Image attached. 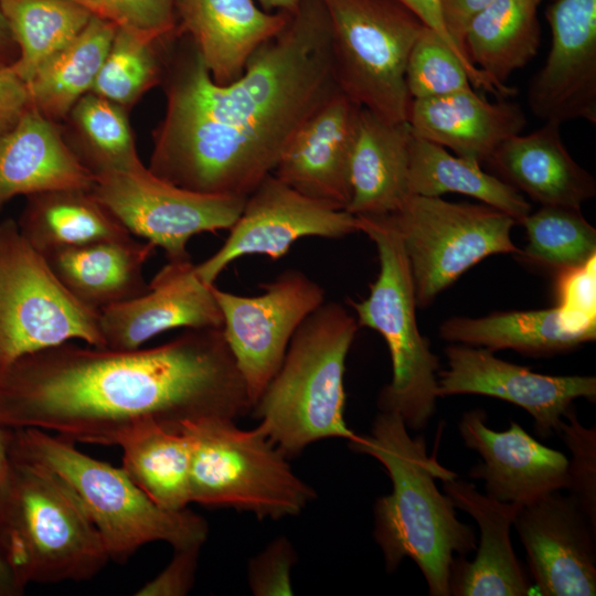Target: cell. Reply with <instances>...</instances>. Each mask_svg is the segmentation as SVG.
<instances>
[{"label": "cell", "mask_w": 596, "mask_h": 596, "mask_svg": "<svg viewBox=\"0 0 596 596\" xmlns=\"http://www.w3.org/2000/svg\"><path fill=\"white\" fill-rule=\"evenodd\" d=\"M408 191L424 196L446 193L471 196L508 214L515 223H521L531 212L530 203L515 188L485 172L479 162L454 156L414 134L409 146Z\"/></svg>", "instance_id": "obj_32"}, {"label": "cell", "mask_w": 596, "mask_h": 596, "mask_svg": "<svg viewBox=\"0 0 596 596\" xmlns=\"http://www.w3.org/2000/svg\"><path fill=\"white\" fill-rule=\"evenodd\" d=\"M397 1L408 8L414 14H416L426 26L438 33L440 38L451 47V50L457 54V56L467 67L472 86L494 94L498 97L501 96L498 88L485 76V74H482L471 64L467 55L454 43V41L449 36L441 14L440 0Z\"/></svg>", "instance_id": "obj_44"}, {"label": "cell", "mask_w": 596, "mask_h": 596, "mask_svg": "<svg viewBox=\"0 0 596 596\" xmlns=\"http://www.w3.org/2000/svg\"><path fill=\"white\" fill-rule=\"evenodd\" d=\"M31 106L26 84L0 58V138L12 130Z\"/></svg>", "instance_id": "obj_45"}, {"label": "cell", "mask_w": 596, "mask_h": 596, "mask_svg": "<svg viewBox=\"0 0 596 596\" xmlns=\"http://www.w3.org/2000/svg\"><path fill=\"white\" fill-rule=\"evenodd\" d=\"M513 525L540 595L596 594V529L571 496L554 491L522 505Z\"/></svg>", "instance_id": "obj_17"}, {"label": "cell", "mask_w": 596, "mask_h": 596, "mask_svg": "<svg viewBox=\"0 0 596 596\" xmlns=\"http://www.w3.org/2000/svg\"><path fill=\"white\" fill-rule=\"evenodd\" d=\"M448 368L437 373V397L477 394L524 408L542 438L558 432L566 411L577 398L596 400V377L546 375L497 358L492 351L466 344L445 349Z\"/></svg>", "instance_id": "obj_15"}, {"label": "cell", "mask_w": 596, "mask_h": 596, "mask_svg": "<svg viewBox=\"0 0 596 596\" xmlns=\"http://www.w3.org/2000/svg\"><path fill=\"white\" fill-rule=\"evenodd\" d=\"M0 560L22 593L30 584L89 581L110 561L65 481L9 450L0 482Z\"/></svg>", "instance_id": "obj_4"}, {"label": "cell", "mask_w": 596, "mask_h": 596, "mask_svg": "<svg viewBox=\"0 0 596 596\" xmlns=\"http://www.w3.org/2000/svg\"><path fill=\"white\" fill-rule=\"evenodd\" d=\"M18 54V47L0 9V58L12 64Z\"/></svg>", "instance_id": "obj_47"}, {"label": "cell", "mask_w": 596, "mask_h": 596, "mask_svg": "<svg viewBox=\"0 0 596 596\" xmlns=\"http://www.w3.org/2000/svg\"><path fill=\"white\" fill-rule=\"evenodd\" d=\"M412 137L407 123H389L360 108L350 159L348 212L356 217L387 215L411 195Z\"/></svg>", "instance_id": "obj_26"}, {"label": "cell", "mask_w": 596, "mask_h": 596, "mask_svg": "<svg viewBox=\"0 0 596 596\" xmlns=\"http://www.w3.org/2000/svg\"><path fill=\"white\" fill-rule=\"evenodd\" d=\"M263 288L260 295L242 296L212 286L252 408L280 368L297 329L324 302V289L299 270H286Z\"/></svg>", "instance_id": "obj_13"}, {"label": "cell", "mask_w": 596, "mask_h": 596, "mask_svg": "<svg viewBox=\"0 0 596 596\" xmlns=\"http://www.w3.org/2000/svg\"><path fill=\"white\" fill-rule=\"evenodd\" d=\"M156 246L131 235L103 240L44 256L50 267L79 301L98 311L149 289L143 266Z\"/></svg>", "instance_id": "obj_27"}, {"label": "cell", "mask_w": 596, "mask_h": 596, "mask_svg": "<svg viewBox=\"0 0 596 596\" xmlns=\"http://www.w3.org/2000/svg\"><path fill=\"white\" fill-rule=\"evenodd\" d=\"M191 446V502L278 520L299 514L316 498L287 456L256 426L205 417L182 425Z\"/></svg>", "instance_id": "obj_7"}, {"label": "cell", "mask_w": 596, "mask_h": 596, "mask_svg": "<svg viewBox=\"0 0 596 596\" xmlns=\"http://www.w3.org/2000/svg\"><path fill=\"white\" fill-rule=\"evenodd\" d=\"M455 508L470 514L480 529L473 561L454 557L449 590L455 596H525L533 589L510 539V529L521 504L500 502L482 494L472 483L457 477L443 480Z\"/></svg>", "instance_id": "obj_22"}, {"label": "cell", "mask_w": 596, "mask_h": 596, "mask_svg": "<svg viewBox=\"0 0 596 596\" xmlns=\"http://www.w3.org/2000/svg\"><path fill=\"white\" fill-rule=\"evenodd\" d=\"M358 329L342 305L323 302L297 329L253 406L257 426L287 457L322 439L356 437L344 419V372Z\"/></svg>", "instance_id": "obj_5"}, {"label": "cell", "mask_w": 596, "mask_h": 596, "mask_svg": "<svg viewBox=\"0 0 596 596\" xmlns=\"http://www.w3.org/2000/svg\"><path fill=\"white\" fill-rule=\"evenodd\" d=\"M539 4L538 0H496L466 30L464 45L469 61L504 98L517 94L507 79L539 51Z\"/></svg>", "instance_id": "obj_28"}, {"label": "cell", "mask_w": 596, "mask_h": 596, "mask_svg": "<svg viewBox=\"0 0 596 596\" xmlns=\"http://www.w3.org/2000/svg\"><path fill=\"white\" fill-rule=\"evenodd\" d=\"M494 1L496 0H440V9L446 30L454 43L465 54L464 40L470 21Z\"/></svg>", "instance_id": "obj_46"}, {"label": "cell", "mask_w": 596, "mask_h": 596, "mask_svg": "<svg viewBox=\"0 0 596 596\" xmlns=\"http://www.w3.org/2000/svg\"><path fill=\"white\" fill-rule=\"evenodd\" d=\"M301 0H257L265 11H283L294 13Z\"/></svg>", "instance_id": "obj_48"}, {"label": "cell", "mask_w": 596, "mask_h": 596, "mask_svg": "<svg viewBox=\"0 0 596 596\" xmlns=\"http://www.w3.org/2000/svg\"><path fill=\"white\" fill-rule=\"evenodd\" d=\"M338 89L389 123H407L406 64L425 24L397 0H321Z\"/></svg>", "instance_id": "obj_9"}, {"label": "cell", "mask_w": 596, "mask_h": 596, "mask_svg": "<svg viewBox=\"0 0 596 596\" xmlns=\"http://www.w3.org/2000/svg\"><path fill=\"white\" fill-rule=\"evenodd\" d=\"M117 446L123 449L121 468L156 504L179 511L191 503V446L183 430L143 424Z\"/></svg>", "instance_id": "obj_33"}, {"label": "cell", "mask_w": 596, "mask_h": 596, "mask_svg": "<svg viewBox=\"0 0 596 596\" xmlns=\"http://www.w3.org/2000/svg\"><path fill=\"white\" fill-rule=\"evenodd\" d=\"M557 435L572 455L568 459V496L596 529V429L583 426L572 405L560 423Z\"/></svg>", "instance_id": "obj_40"}, {"label": "cell", "mask_w": 596, "mask_h": 596, "mask_svg": "<svg viewBox=\"0 0 596 596\" xmlns=\"http://www.w3.org/2000/svg\"><path fill=\"white\" fill-rule=\"evenodd\" d=\"M91 192L129 234L160 247L169 262L191 259L187 245L193 236L230 230L246 200L190 191L147 167L95 175Z\"/></svg>", "instance_id": "obj_12"}, {"label": "cell", "mask_w": 596, "mask_h": 596, "mask_svg": "<svg viewBox=\"0 0 596 596\" xmlns=\"http://www.w3.org/2000/svg\"><path fill=\"white\" fill-rule=\"evenodd\" d=\"M118 28L92 17L83 31L45 61L26 83L31 105L58 124L92 92Z\"/></svg>", "instance_id": "obj_31"}, {"label": "cell", "mask_w": 596, "mask_h": 596, "mask_svg": "<svg viewBox=\"0 0 596 596\" xmlns=\"http://www.w3.org/2000/svg\"><path fill=\"white\" fill-rule=\"evenodd\" d=\"M560 125H544L503 141L487 162L499 178L542 206L582 209L596 194L594 177L563 143Z\"/></svg>", "instance_id": "obj_24"}, {"label": "cell", "mask_w": 596, "mask_h": 596, "mask_svg": "<svg viewBox=\"0 0 596 596\" xmlns=\"http://www.w3.org/2000/svg\"><path fill=\"white\" fill-rule=\"evenodd\" d=\"M539 2H541L542 0H538Z\"/></svg>", "instance_id": "obj_51"}, {"label": "cell", "mask_w": 596, "mask_h": 596, "mask_svg": "<svg viewBox=\"0 0 596 596\" xmlns=\"http://www.w3.org/2000/svg\"><path fill=\"white\" fill-rule=\"evenodd\" d=\"M528 244L514 254L520 260L556 275L586 265L596 253V230L581 210L542 206L521 223Z\"/></svg>", "instance_id": "obj_36"}, {"label": "cell", "mask_w": 596, "mask_h": 596, "mask_svg": "<svg viewBox=\"0 0 596 596\" xmlns=\"http://www.w3.org/2000/svg\"><path fill=\"white\" fill-rule=\"evenodd\" d=\"M252 411L222 328L188 329L147 349L73 341L25 354L0 373V426L36 428L73 443L117 446L155 423L172 430Z\"/></svg>", "instance_id": "obj_2"}, {"label": "cell", "mask_w": 596, "mask_h": 596, "mask_svg": "<svg viewBox=\"0 0 596 596\" xmlns=\"http://www.w3.org/2000/svg\"><path fill=\"white\" fill-rule=\"evenodd\" d=\"M556 277V306L568 324L578 330L596 332L595 258Z\"/></svg>", "instance_id": "obj_42"}, {"label": "cell", "mask_w": 596, "mask_h": 596, "mask_svg": "<svg viewBox=\"0 0 596 596\" xmlns=\"http://www.w3.org/2000/svg\"><path fill=\"white\" fill-rule=\"evenodd\" d=\"M74 340L106 348L99 311L66 289L15 221H1L0 373L25 354Z\"/></svg>", "instance_id": "obj_10"}, {"label": "cell", "mask_w": 596, "mask_h": 596, "mask_svg": "<svg viewBox=\"0 0 596 596\" xmlns=\"http://www.w3.org/2000/svg\"><path fill=\"white\" fill-rule=\"evenodd\" d=\"M18 227L43 256L131 234L91 190L58 189L26 196Z\"/></svg>", "instance_id": "obj_30"}, {"label": "cell", "mask_w": 596, "mask_h": 596, "mask_svg": "<svg viewBox=\"0 0 596 596\" xmlns=\"http://www.w3.org/2000/svg\"><path fill=\"white\" fill-rule=\"evenodd\" d=\"M383 216L402 241L417 308L427 307L483 258L519 252L511 240L515 221L483 203L411 194L395 212Z\"/></svg>", "instance_id": "obj_11"}, {"label": "cell", "mask_w": 596, "mask_h": 596, "mask_svg": "<svg viewBox=\"0 0 596 596\" xmlns=\"http://www.w3.org/2000/svg\"><path fill=\"white\" fill-rule=\"evenodd\" d=\"M178 35L185 34L212 79L228 84L252 54L288 23V12H269L254 0H174Z\"/></svg>", "instance_id": "obj_21"}, {"label": "cell", "mask_w": 596, "mask_h": 596, "mask_svg": "<svg viewBox=\"0 0 596 596\" xmlns=\"http://www.w3.org/2000/svg\"><path fill=\"white\" fill-rule=\"evenodd\" d=\"M349 443L352 451L369 455L386 470L392 491L374 504V540L387 572L405 557L419 567L429 595L449 596L450 565L455 554L466 556L477 547L472 528L461 523L450 498L435 480L456 478L428 455L423 436L412 437L402 417L380 411L371 430Z\"/></svg>", "instance_id": "obj_3"}, {"label": "cell", "mask_w": 596, "mask_h": 596, "mask_svg": "<svg viewBox=\"0 0 596 596\" xmlns=\"http://www.w3.org/2000/svg\"><path fill=\"white\" fill-rule=\"evenodd\" d=\"M552 44L526 100L544 123L596 125V0H555L546 10Z\"/></svg>", "instance_id": "obj_16"}, {"label": "cell", "mask_w": 596, "mask_h": 596, "mask_svg": "<svg viewBox=\"0 0 596 596\" xmlns=\"http://www.w3.org/2000/svg\"><path fill=\"white\" fill-rule=\"evenodd\" d=\"M444 340L490 351L512 349L531 356H549L594 341L596 332L568 324L557 306L531 311L494 312L480 318L453 317L439 327Z\"/></svg>", "instance_id": "obj_29"}, {"label": "cell", "mask_w": 596, "mask_h": 596, "mask_svg": "<svg viewBox=\"0 0 596 596\" xmlns=\"http://www.w3.org/2000/svg\"><path fill=\"white\" fill-rule=\"evenodd\" d=\"M407 124L415 136L481 163L503 141L521 134L526 117L518 103L505 98L489 102L470 88L440 97L411 99Z\"/></svg>", "instance_id": "obj_23"}, {"label": "cell", "mask_w": 596, "mask_h": 596, "mask_svg": "<svg viewBox=\"0 0 596 596\" xmlns=\"http://www.w3.org/2000/svg\"><path fill=\"white\" fill-rule=\"evenodd\" d=\"M356 232H360L356 216L307 196L269 173L246 196L223 245L195 265V270L202 281L213 285L242 256L266 255L279 259L302 237L340 238Z\"/></svg>", "instance_id": "obj_14"}, {"label": "cell", "mask_w": 596, "mask_h": 596, "mask_svg": "<svg viewBox=\"0 0 596 596\" xmlns=\"http://www.w3.org/2000/svg\"><path fill=\"white\" fill-rule=\"evenodd\" d=\"M360 108L337 89L295 132L272 173L307 196L347 210Z\"/></svg>", "instance_id": "obj_20"}, {"label": "cell", "mask_w": 596, "mask_h": 596, "mask_svg": "<svg viewBox=\"0 0 596 596\" xmlns=\"http://www.w3.org/2000/svg\"><path fill=\"white\" fill-rule=\"evenodd\" d=\"M213 285L200 279L191 259L168 262L145 294L99 311L106 348L139 349L151 338L177 328H222Z\"/></svg>", "instance_id": "obj_19"}, {"label": "cell", "mask_w": 596, "mask_h": 596, "mask_svg": "<svg viewBox=\"0 0 596 596\" xmlns=\"http://www.w3.org/2000/svg\"><path fill=\"white\" fill-rule=\"evenodd\" d=\"M458 430L465 445L482 458L469 477L483 480L490 498L525 505L567 489V457L534 439L517 422L511 421L507 430H493L487 413L476 408L462 414Z\"/></svg>", "instance_id": "obj_18"}, {"label": "cell", "mask_w": 596, "mask_h": 596, "mask_svg": "<svg viewBox=\"0 0 596 596\" xmlns=\"http://www.w3.org/2000/svg\"><path fill=\"white\" fill-rule=\"evenodd\" d=\"M405 79L412 99L440 97L472 88L465 64L440 35L426 25L409 53Z\"/></svg>", "instance_id": "obj_38"}, {"label": "cell", "mask_w": 596, "mask_h": 596, "mask_svg": "<svg viewBox=\"0 0 596 596\" xmlns=\"http://www.w3.org/2000/svg\"><path fill=\"white\" fill-rule=\"evenodd\" d=\"M0 9L19 52L11 68L25 84L93 17L71 0H0Z\"/></svg>", "instance_id": "obj_34"}, {"label": "cell", "mask_w": 596, "mask_h": 596, "mask_svg": "<svg viewBox=\"0 0 596 596\" xmlns=\"http://www.w3.org/2000/svg\"><path fill=\"white\" fill-rule=\"evenodd\" d=\"M168 41H150L118 29L92 92L129 110L162 77L159 47Z\"/></svg>", "instance_id": "obj_37"}, {"label": "cell", "mask_w": 596, "mask_h": 596, "mask_svg": "<svg viewBox=\"0 0 596 596\" xmlns=\"http://www.w3.org/2000/svg\"><path fill=\"white\" fill-rule=\"evenodd\" d=\"M9 429V428H8ZM8 450L54 471L74 491L97 529L109 558L124 562L141 546L166 542L173 550L202 546L206 521L188 508L156 504L123 468L93 458L75 443L36 428L9 429Z\"/></svg>", "instance_id": "obj_6"}, {"label": "cell", "mask_w": 596, "mask_h": 596, "mask_svg": "<svg viewBox=\"0 0 596 596\" xmlns=\"http://www.w3.org/2000/svg\"><path fill=\"white\" fill-rule=\"evenodd\" d=\"M127 113L89 92L67 115L70 139L65 140L93 177L145 167L138 156Z\"/></svg>", "instance_id": "obj_35"}, {"label": "cell", "mask_w": 596, "mask_h": 596, "mask_svg": "<svg viewBox=\"0 0 596 596\" xmlns=\"http://www.w3.org/2000/svg\"><path fill=\"white\" fill-rule=\"evenodd\" d=\"M202 546L174 550L170 563L153 579L146 583L137 596H183L194 583L199 553Z\"/></svg>", "instance_id": "obj_43"}, {"label": "cell", "mask_w": 596, "mask_h": 596, "mask_svg": "<svg viewBox=\"0 0 596 596\" xmlns=\"http://www.w3.org/2000/svg\"><path fill=\"white\" fill-rule=\"evenodd\" d=\"M93 174L67 145L56 123L32 105L0 138V211L18 195L58 189L91 190Z\"/></svg>", "instance_id": "obj_25"}, {"label": "cell", "mask_w": 596, "mask_h": 596, "mask_svg": "<svg viewBox=\"0 0 596 596\" xmlns=\"http://www.w3.org/2000/svg\"><path fill=\"white\" fill-rule=\"evenodd\" d=\"M297 555L290 541L275 539L248 563V585L256 596L292 595L291 570Z\"/></svg>", "instance_id": "obj_41"}, {"label": "cell", "mask_w": 596, "mask_h": 596, "mask_svg": "<svg viewBox=\"0 0 596 596\" xmlns=\"http://www.w3.org/2000/svg\"><path fill=\"white\" fill-rule=\"evenodd\" d=\"M358 219L360 232L376 246L380 270L368 297L349 304L359 327L384 338L392 361V380L377 405L398 414L407 429L421 430L436 412L439 359L418 329L411 269L397 232L384 216Z\"/></svg>", "instance_id": "obj_8"}, {"label": "cell", "mask_w": 596, "mask_h": 596, "mask_svg": "<svg viewBox=\"0 0 596 596\" xmlns=\"http://www.w3.org/2000/svg\"><path fill=\"white\" fill-rule=\"evenodd\" d=\"M330 41L321 0H301L286 26L228 84L212 79L190 42L171 64L148 169L190 191L246 198L338 89Z\"/></svg>", "instance_id": "obj_1"}, {"label": "cell", "mask_w": 596, "mask_h": 596, "mask_svg": "<svg viewBox=\"0 0 596 596\" xmlns=\"http://www.w3.org/2000/svg\"><path fill=\"white\" fill-rule=\"evenodd\" d=\"M22 594L0 560V596H19Z\"/></svg>", "instance_id": "obj_49"}, {"label": "cell", "mask_w": 596, "mask_h": 596, "mask_svg": "<svg viewBox=\"0 0 596 596\" xmlns=\"http://www.w3.org/2000/svg\"><path fill=\"white\" fill-rule=\"evenodd\" d=\"M94 17L150 41L178 35L174 0H71Z\"/></svg>", "instance_id": "obj_39"}, {"label": "cell", "mask_w": 596, "mask_h": 596, "mask_svg": "<svg viewBox=\"0 0 596 596\" xmlns=\"http://www.w3.org/2000/svg\"><path fill=\"white\" fill-rule=\"evenodd\" d=\"M8 434L9 429L0 426V482L8 462Z\"/></svg>", "instance_id": "obj_50"}]
</instances>
